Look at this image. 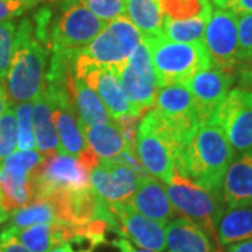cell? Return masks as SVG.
I'll return each instance as SVG.
<instances>
[{
	"instance_id": "obj_1",
	"label": "cell",
	"mask_w": 252,
	"mask_h": 252,
	"mask_svg": "<svg viewBox=\"0 0 252 252\" xmlns=\"http://www.w3.org/2000/svg\"><path fill=\"white\" fill-rule=\"evenodd\" d=\"M234 158V149L220 126L200 124L181 154V174L199 187L220 192L225 171Z\"/></svg>"
},
{
	"instance_id": "obj_2",
	"label": "cell",
	"mask_w": 252,
	"mask_h": 252,
	"mask_svg": "<svg viewBox=\"0 0 252 252\" xmlns=\"http://www.w3.org/2000/svg\"><path fill=\"white\" fill-rule=\"evenodd\" d=\"M49 49L39 42L34 23L23 18L17 24L14 52L3 87L9 104L32 101L44 89Z\"/></svg>"
},
{
	"instance_id": "obj_3",
	"label": "cell",
	"mask_w": 252,
	"mask_h": 252,
	"mask_svg": "<svg viewBox=\"0 0 252 252\" xmlns=\"http://www.w3.org/2000/svg\"><path fill=\"white\" fill-rule=\"evenodd\" d=\"M142 41V34L135 24L126 16H119L107 23L98 35L77 52L73 62V76L83 80L93 67H112L121 72Z\"/></svg>"
},
{
	"instance_id": "obj_4",
	"label": "cell",
	"mask_w": 252,
	"mask_h": 252,
	"mask_svg": "<svg viewBox=\"0 0 252 252\" xmlns=\"http://www.w3.org/2000/svg\"><path fill=\"white\" fill-rule=\"evenodd\" d=\"M182 150L184 147L175 140L156 109L149 111L140 119L136 135V153L144 170L157 181L168 184L174 171L181 172Z\"/></svg>"
},
{
	"instance_id": "obj_5",
	"label": "cell",
	"mask_w": 252,
	"mask_h": 252,
	"mask_svg": "<svg viewBox=\"0 0 252 252\" xmlns=\"http://www.w3.org/2000/svg\"><path fill=\"white\" fill-rule=\"evenodd\" d=\"M149 46L158 89L184 84L200 70L213 66L203 42L182 44L165 36L143 38Z\"/></svg>"
},
{
	"instance_id": "obj_6",
	"label": "cell",
	"mask_w": 252,
	"mask_h": 252,
	"mask_svg": "<svg viewBox=\"0 0 252 252\" xmlns=\"http://www.w3.org/2000/svg\"><path fill=\"white\" fill-rule=\"evenodd\" d=\"M165 193L175 212H180L184 217L200 225L205 233L212 235L219 244L217 224L224 213V200L220 192H212L199 187L177 170L167 184Z\"/></svg>"
},
{
	"instance_id": "obj_7",
	"label": "cell",
	"mask_w": 252,
	"mask_h": 252,
	"mask_svg": "<svg viewBox=\"0 0 252 252\" xmlns=\"http://www.w3.org/2000/svg\"><path fill=\"white\" fill-rule=\"evenodd\" d=\"M107 26L95 17L80 0H62L51 23V51L79 52Z\"/></svg>"
},
{
	"instance_id": "obj_8",
	"label": "cell",
	"mask_w": 252,
	"mask_h": 252,
	"mask_svg": "<svg viewBox=\"0 0 252 252\" xmlns=\"http://www.w3.org/2000/svg\"><path fill=\"white\" fill-rule=\"evenodd\" d=\"M119 80L130 105V115L143 118L154 108L158 93L149 46L142 41L119 72Z\"/></svg>"
},
{
	"instance_id": "obj_9",
	"label": "cell",
	"mask_w": 252,
	"mask_h": 252,
	"mask_svg": "<svg viewBox=\"0 0 252 252\" xmlns=\"http://www.w3.org/2000/svg\"><path fill=\"white\" fill-rule=\"evenodd\" d=\"M237 17L238 16L233 11L217 7L207 21L203 38L212 64L231 77L241 67L238 56Z\"/></svg>"
},
{
	"instance_id": "obj_10",
	"label": "cell",
	"mask_w": 252,
	"mask_h": 252,
	"mask_svg": "<svg viewBox=\"0 0 252 252\" xmlns=\"http://www.w3.org/2000/svg\"><path fill=\"white\" fill-rule=\"evenodd\" d=\"M153 109L182 147H185L202 124L192 95L182 84L158 89Z\"/></svg>"
},
{
	"instance_id": "obj_11",
	"label": "cell",
	"mask_w": 252,
	"mask_h": 252,
	"mask_svg": "<svg viewBox=\"0 0 252 252\" xmlns=\"http://www.w3.org/2000/svg\"><path fill=\"white\" fill-rule=\"evenodd\" d=\"M38 199L61 190L89 188L90 171L79 158L62 152L44 157L42 164L32 171Z\"/></svg>"
},
{
	"instance_id": "obj_12",
	"label": "cell",
	"mask_w": 252,
	"mask_h": 252,
	"mask_svg": "<svg viewBox=\"0 0 252 252\" xmlns=\"http://www.w3.org/2000/svg\"><path fill=\"white\" fill-rule=\"evenodd\" d=\"M220 126L237 152L252 149V90L233 89L210 119Z\"/></svg>"
},
{
	"instance_id": "obj_13",
	"label": "cell",
	"mask_w": 252,
	"mask_h": 252,
	"mask_svg": "<svg viewBox=\"0 0 252 252\" xmlns=\"http://www.w3.org/2000/svg\"><path fill=\"white\" fill-rule=\"evenodd\" d=\"M46 91L52 105V117L59 137V152L79 157L87 147L81 132L79 117L64 83H46Z\"/></svg>"
},
{
	"instance_id": "obj_14",
	"label": "cell",
	"mask_w": 252,
	"mask_h": 252,
	"mask_svg": "<svg viewBox=\"0 0 252 252\" xmlns=\"http://www.w3.org/2000/svg\"><path fill=\"white\" fill-rule=\"evenodd\" d=\"M140 182V177L118 157L101 160L90 172L91 189L108 205L126 203Z\"/></svg>"
},
{
	"instance_id": "obj_15",
	"label": "cell",
	"mask_w": 252,
	"mask_h": 252,
	"mask_svg": "<svg viewBox=\"0 0 252 252\" xmlns=\"http://www.w3.org/2000/svg\"><path fill=\"white\" fill-rule=\"evenodd\" d=\"M231 83V76L219 70L215 66H210L182 84L192 95L202 124L210 121L216 114L217 108L221 105L230 91Z\"/></svg>"
},
{
	"instance_id": "obj_16",
	"label": "cell",
	"mask_w": 252,
	"mask_h": 252,
	"mask_svg": "<svg viewBox=\"0 0 252 252\" xmlns=\"http://www.w3.org/2000/svg\"><path fill=\"white\" fill-rule=\"evenodd\" d=\"M108 207L114 217L119 220L126 237L139 248L150 252H162L167 248L164 225L137 213L127 203H115Z\"/></svg>"
},
{
	"instance_id": "obj_17",
	"label": "cell",
	"mask_w": 252,
	"mask_h": 252,
	"mask_svg": "<svg viewBox=\"0 0 252 252\" xmlns=\"http://www.w3.org/2000/svg\"><path fill=\"white\" fill-rule=\"evenodd\" d=\"M38 199L32 171L0 164V207L11 215Z\"/></svg>"
},
{
	"instance_id": "obj_18",
	"label": "cell",
	"mask_w": 252,
	"mask_h": 252,
	"mask_svg": "<svg viewBox=\"0 0 252 252\" xmlns=\"http://www.w3.org/2000/svg\"><path fill=\"white\" fill-rule=\"evenodd\" d=\"M83 80L98 94V97L108 111L109 118L118 121L119 118L130 115V105L119 80V72L112 67H93Z\"/></svg>"
},
{
	"instance_id": "obj_19",
	"label": "cell",
	"mask_w": 252,
	"mask_h": 252,
	"mask_svg": "<svg viewBox=\"0 0 252 252\" xmlns=\"http://www.w3.org/2000/svg\"><path fill=\"white\" fill-rule=\"evenodd\" d=\"M137 213L152 219L160 224H167L175 216V209L162 188L160 181L147 177L135 190V193L126 202Z\"/></svg>"
},
{
	"instance_id": "obj_20",
	"label": "cell",
	"mask_w": 252,
	"mask_h": 252,
	"mask_svg": "<svg viewBox=\"0 0 252 252\" xmlns=\"http://www.w3.org/2000/svg\"><path fill=\"white\" fill-rule=\"evenodd\" d=\"M221 196L228 207L252 206V149L243 152L227 168Z\"/></svg>"
},
{
	"instance_id": "obj_21",
	"label": "cell",
	"mask_w": 252,
	"mask_h": 252,
	"mask_svg": "<svg viewBox=\"0 0 252 252\" xmlns=\"http://www.w3.org/2000/svg\"><path fill=\"white\" fill-rule=\"evenodd\" d=\"M66 90L79 117L80 126H91L109 122L111 118L98 94L84 80L76 79L72 70L66 77Z\"/></svg>"
},
{
	"instance_id": "obj_22",
	"label": "cell",
	"mask_w": 252,
	"mask_h": 252,
	"mask_svg": "<svg viewBox=\"0 0 252 252\" xmlns=\"http://www.w3.org/2000/svg\"><path fill=\"white\" fill-rule=\"evenodd\" d=\"M165 244L170 252H216L205 230L187 217L167 223Z\"/></svg>"
},
{
	"instance_id": "obj_23",
	"label": "cell",
	"mask_w": 252,
	"mask_h": 252,
	"mask_svg": "<svg viewBox=\"0 0 252 252\" xmlns=\"http://www.w3.org/2000/svg\"><path fill=\"white\" fill-rule=\"evenodd\" d=\"M32 126L35 137V150L44 157L59 152V137L52 117V105L46 87L32 99Z\"/></svg>"
},
{
	"instance_id": "obj_24",
	"label": "cell",
	"mask_w": 252,
	"mask_h": 252,
	"mask_svg": "<svg viewBox=\"0 0 252 252\" xmlns=\"http://www.w3.org/2000/svg\"><path fill=\"white\" fill-rule=\"evenodd\" d=\"M80 127L86 137V143L99 160L115 158L126 147L121 127L115 121Z\"/></svg>"
},
{
	"instance_id": "obj_25",
	"label": "cell",
	"mask_w": 252,
	"mask_h": 252,
	"mask_svg": "<svg viewBox=\"0 0 252 252\" xmlns=\"http://www.w3.org/2000/svg\"><path fill=\"white\" fill-rule=\"evenodd\" d=\"M127 18L142 32V38L162 36L164 14L158 0H125Z\"/></svg>"
},
{
	"instance_id": "obj_26",
	"label": "cell",
	"mask_w": 252,
	"mask_h": 252,
	"mask_svg": "<svg viewBox=\"0 0 252 252\" xmlns=\"http://www.w3.org/2000/svg\"><path fill=\"white\" fill-rule=\"evenodd\" d=\"M220 245L252 240V206L230 207L221 215L217 224Z\"/></svg>"
},
{
	"instance_id": "obj_27",
	"label": "cell",
	"mask_w": 252,
	"mask_h": 252,
	"mask_svg": "<svg viewBox=\"0 0 252 252\" xmlns=\"http://www.w3.org/2000/svg\"><path fill=\"white\" fill-rule=\"evenodd\" d=\"M212 14L198 16L188 20H164L162 35L174 42L182 44H198L203 42L205 31Z\"/></svg>"
},
{
	"instance_id": "obj_28",
	"label": "cell",
	"mask_w": 252,
	"mask_h": 252,
	"mask_svg": "<svg viewBox=\"0 0 252 252\" xmlns=\"http://www.w3.org/2000/svg\"><path fill=\"white\" fill-rule=\"evenodd\" d=\"M58 223L54 203L48 198L36 199L34 203L16 210L10 215V227L26 228L30 225Z\"/></svg>"
},
{
	"instance_id": "obj_29",
	"label": "cell",
	"mask_w": 252,
	"mask_h": 252,
	"mask_svg": "<svg viewBox=\"0 0 252 252\" xmlns=\"http://www.w3.org/2000/svg\"><path fill=\"white\" fill-rule=\"evenodd\" d=\"M160 9L165 18L188 20V18L212 14L210 0H158Z\"/></svg>"
},
{
	"instance_id": "obj_30",
	"label": "cell",
	"mask_w": 252,
	"mask_h": 252,
	"mask_svg": "<svg viewBox=\"0 0 252 252\" xmlns=\"http://www.w3.org/2000/svg\"><path fill=\"white\" fill-rule=\"evenodd\" d=\"M32 101L17 104L14 108L16 127H17V149L18 150H34L35 137L32 126Z\"/></svg>"
},
{
	"instance_id": "obj_31",
	"label": "cell",
	"mask_w": 252,
	"mask_h": 252,
	"mask_svg": "<svg viewBox=\"0 0 252 252\" xmlns=\"http://www.w3.org/2000/svg\"><path fill=\"white\" fill-rule=\"evenodd\" d=\"M17 34V24L11 21L0 23V84L6 79L10 69V63L14 52Z\"/></svg>"
},
{
	"instance_id": "obj_32",
	"label": "cell",
	"mask_w": 252,
	"mask_h": 252,
	"mask_svg": "<svg viewBox=\"0 0 252 252\" xmlns=\"http://www.w3.org/2000/svg\"><path fill=\"white\" fill-rule=\"evenodd\" d=\"M17 147V127L14 108H9L0 117V164Z\"/></svg>"
},
{
	"instance_id": "obj_33",
	"label": "cell",
	"mask_w": 252,
	"mask_h": 252,
	"mask_svg": "<svg viewBox=\"0 0 252 252\" xmlns=\"http://www.w3.org/2000/svg\"><path fill=\"white\" fill-rule=\"evenodd\" d=\"M99 20L109 23L119 16H124L125 0H80Z\"/></svg>"
},
{
	"instance_id": "obj_34",
	"label": "cell",
	"mask_w": 252,
	"mask_h": 252,
	"mask_svg": "<svg viewBox=\"0 0 252 252\" xmlns=\"http://www.w3.org/2000/svg\"><path fill=\"white\" fill-rule=\"evenodd\" d=\"M238 32V56L241 64L252 63V14L237 17Z\"/></svg>"
},
{
	"instance_id": "obj_35",
	"label": "cell",
	"mask_w": 252,
	"mask_h": 252,
	"mask_svg": "<svg viewBox=\"0 0 252 252\" xmlns=\"http://www.w3.org/2000/svg\"><path fill=\"white\" fill-rule=\"evenodd\" d=\"M44 161V156L38 150H17L11 153L1 162L4 167H14V168H21L26 171H34Z\"/></svg>"
},
{
	"instance_id": "obj_36",
	"label": "cell",
	"mask_w": 252,
	"mask_h": 252,
	"mask_svg": "<svg viewBox=\"0 0 252 252\" xmlns=\"http://www.w3.org/2000/svg\"><path fill=\"white\" fill-rule=\"evenodd\" d=\"M44 0H0V23L11 21Z\"/></svg>"
},
{
	"instance_id": "obj_37",
	"label": "cell",
	"mask_w": 252,
	"mask_h": 252,
	"mask_svg": "<svg viewBox=\"0 0 252 252\" xmlns=\"http://www.w3.org/2000/svg\"><path fill=\"white\" fill-rule=\"evenodd\" d=\"M140 118L133 117V115H125V117L119 118L115 121L118 126L121 127V132L124 136L126 146H132L136 147V135H137V126H139V121Z\"/></svg>"
},
{
	"instance_id": "obj_38",
	"label": "cell",
	"mask_w": 252,
	"mask_h": 252,
	"mask_svg": "<svg viewBox=\"0 0 252 252\" xmlns=\"http://www.w3.org/2000/svg\"><path fill=\"white\" fill-rule=\"evenodd\" d=\"M224 9L233 11L237 16L252 14V0H230Z\"/></svg>"
},
{
	"instance_id": "obj_39",
	"label": "cell",
	"mask_w": 252,
	"mask_h": 252,
	"mask_svg": "<svg viewBox=\"0 0 252 252\" xmlns=\"http://www.w3.org/2000/svg\"><path fill=\"white\" fill-rule=\"evenodd\" d=\"M0 252H31L11 237L0 235Z\"/></svg>"
},
{
	"instance_id": "obj_40",
	"label": "cell",
	"mask_w": 252,
	"mask_h": 252,
	"mask_svg": "<svg viewBox=\"0 0 252 252\" xmlns=\"http://www.w3.org/2000/svg\"><path fill=\"white\" fill-rule=\"evenodd\" d=\"M225 252H252V240L225 245Z\"/></svg>"
},
{
	"instance_id": "obj_41",
	"label": "cell",
	"mask_w": 252,
	"mask_h": 252,
	"mask_svg": "<svg viewBox=\"0 0 252 252\" xmlns=\"http://www.w3.org/2000/svg\"><path fill=\"white\" fill-rule=\"evenodd\" d=\"M9 101H7V97H6V91H4V87L3 84H0V117L4 114V111L9 108Z\"/></svg>"
},
{
	"instance_id": "obj_42",
	"label": "cell",
	"mask_w": 252,
	"mask_h": 252,
	"mask_svg": "<svg viewBox=\"0 0 252 252\" xmlns=\"http://www.w3.org/2000/svg\"><path fill=\"white\" fill-rule=\"evenodd\" d=\"M240 74H241L243 80L250 81V83H252V66L247 64V66H243V67H240Z\"/></svg>"
},
{
	"instance_id": "obj_43",
	"label": "cell",
	"mask_w": 252,
	"mask_h": 252,
	"mask_svg": "<svg viewBox=\"0 0 252 252\" xmlns=\"http://www.w3.org/2000/svg\"><path fill=\"white\" fill-rule=\"evenodd\" d=\"M48 252H87V251H74L72 247L69 245V243H64L61 244V245H58V247H55L52 250H49Z\"/></svg>"
},
{
	"instance_id": "obj_44",
	"label": "cell",
	"mask_w": 252,
	"mask_h": 252,
	"mask_svg": "<svg viewBox=\"0 0 252 252\" xmlns=\"http://www.w3.org/2000/svg\"><path fill=\"white\" fill-rule=\"evenodd\" d=\"M10 219V215H7L1 207H0V224H3V223H6L7 220Z\"/></svg>"
},
{
	"instance_id": "obj_45",
	"label": "cell",
	"mask_w": 252,
	"mask_h": 252,
	"mask_svg": "<svg viewBox=\"0 0 252 252\" xmlns=\"http://www.w3.org/2000/svg\"><path fill=\"white\" fill-rule=\"evenodd\" d=\"M215 3H216L217 7H221V9H224L225 6H227V3L230 1V0H213Z\"/></svg>"
},
{
	"instance_id": "obj_46",
	"label": "cell",
	"mask_w": 252,
	"mask_h": 252,
	"mask_svg": "<svg viewBox=\"0 0 252 252\" xmlns=\"http://www.w3.org/2000/svg\"><path fill=\"white\" fill-rule=\"evenodd\" d=\"M250 66H252V63H250Z\"/></svg>"
},
{
	"instance_id": "obj_47",
	"label": "cell",
	"mask_w": 252,
	"mask_h": 252,
	"mask_svg": "<svg viewBox=\"0 0 252 252\" xmlns=\"http://www.w3.org/2000/svg\"><path fill=\"white\" fill-rule=\"evenodd\" d=\"M87 252H90V251H87ZM122 252H124V251H122Z\"/></svg>"
}]
</instances>
